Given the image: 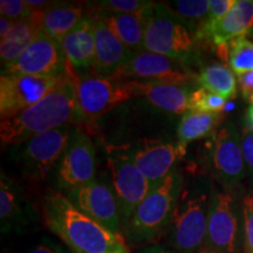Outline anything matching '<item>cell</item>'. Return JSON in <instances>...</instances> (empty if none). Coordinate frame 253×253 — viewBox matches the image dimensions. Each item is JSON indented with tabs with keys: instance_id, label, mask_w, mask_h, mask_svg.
<instances>
[{
	"instance_id": "cell-35",
	"label": "cell",
	"mask_w": 253,
	"mask_h": 253,
	"mask_svg": "<svg viewBox=\"0 0 253 253\" xmlns=\"http://www.w3.org/2000/svg\"><path fill=\"white\" fill-rule=\"evenodd\" d=\"M69 250L63 249L59 243L54 240L45 238L42 242L38 243L33 248H31L28 251L24 253H68Z\"/></svg>"
},
{
	"instance_id": "cell-29",
	"label": "cell",
	"mask_w": 253,
	"mask_h": 253,
	"mask_svg": "<svg viewBox=\"0 0 253 253\" xmlns=\"http://www.w3.org/2000/svg\"><path fill=\"white\" fill-rule=\"evenodd\" d=\"M144 0H100L86 2L89 15L91 14H131L138 13L153 4Z\"/></svg>"
},
{
	"instance_id": "cell-34",
	"label": "cell",
	"mask_w": 253,
	"mask_h": 253,
	"mask_svg": "<svg viewBox=\"0 0 253 253\" xmlns=\"http://www.w3.org/2000/svg\"><path fill=\"white\" fill-rule=\"evenodd\" d=\"M237 0H211L210 1V12H209V19L207 24L214 23L227 14V12L233 7Z\"/></svg>"
},
{
	"instance_id": "cell-7",
	"label": "cell",
	"mask_w": 253,
	"mask_h": 253,
	"mask_svg": "<svg viewBox=\"0 0 253 253\" xmlns=\"http://www.w3.org/2000/svg\"><path fill=\"white\" fill-rule=\"evenodd\" d=\"M75 128L66 126L31 138L18 147L15 153L21 175L31 183L46 179L52 170L58 168Z\"/></svg>"
},
{
	"instance_id": "cell-10",
	"label": "cell",
	"mask_w": 253,
	"mask_h": 253,
	"mask_svg": "<svg viewBox=\"0 0 253 253\" xmlns=\"http://www.w3.org/2000/svg\"><path fill=\"white\" fill-rule=\"evenodd\" d=\"M208 169L221 188L236 191L246 176L242 142L232 123L223 126L212 135L207 155Z\"/></svg>"
},
{
	"instance_id": "cell-14",
	"label": "cell",
	"mask_w": 253,
	"mask_h": 253,
	"mask_svg": "<svg viewBox=\"0 0 253 253\" xmlns=\"http://www.w3.org/2000/svg\"><path fill=\"white\" fill-rule=\"evenodd\" d=\"M63 195L91 219L100 223L116 235L122 236L123 220L121 208L112 186L95 179Z\"/></svg>"
},
{
	"instance_id": "cell-42",
	"label": "cell",
	"mask_w": 253,
	"mask_h": 253,
	"mask_svg": "<svg viewBox=\"0 0 253 253\" xmlns=\"http://www.w3.org/2000/svg\"><path fill=\"white\" fill-rule=\"evenodd\" d=\"M68 253H74V252H72V251H71V250H69V252H68Z\"/></svg>"
},
{
	"instance_id": "cell-27",
	"label": "cell",
	"mask_w": 253,
	"mask_h": 253,
	"mask_svg": "<svg viewBox=\"0 0 253 253\" xmlns=\"http://www.w3.org/2000/svg\"><path fill=\"white\" fill-rule=\"evenodd\" d=\"M164 5L178 15L196 36L208 23L210 12V1L208 0H175L164 2Z\"/></svg>"
},
{
	"instance_id": "cell-37",
	"label": "cell",
	"mask_w": 253,
	"mask_h": 253,
	"mask_svg": "<svg viewBox=\"0 0 253 253\" xmlns=\"http://www.w3.org/2000/svg\"><path fill=\"white\" fill-rule=\"evenodd\" d=\"M136 253H176V252L172 251L171 249H166L158 244H154V245L145 246V248H142Z\"/></svg>"
},
{
	"instance_id": "cell-32",
	"label": "cell",
	"mask_w": 253,
	"mask_h": 253,
	"mask_svg": "<svg viewBox=\"0 0 253 253\" xmlns=\"http://www.w3.org/2000/svg\"><path fill=\"white\" fill-rule=\"evenodd\" d=\"M243 214H244L243 253H253V194L245 195L243 198Z\"/></svg>"
},
{
	"instance_id": "cell-6",
	"label": "cell",
	"mask_w": 253,
	"mask_h": 253,
	"mask_svg": "<svg viewBox=\"0 0 253 253\" xmlns=\"http://www.w3.org/2000/svg\"><path fill=\"white\" fill-rule=\"evenodd\" d=\"M243 199L239 201L236 191L212 186L205 248L216 253H243Z\"/></svg>"
},
{
	"instance_id": "cell-16",
	"label": "cell",
	"mask_w": 253,
	"mask_h": 253,
	"mask_svg": "<svg viewBox=\"0 0 253 253\" xmlns=\"http://www.w3.org/2000/svg\"><path fill=\"white\" fill-rule=\"evenodd\" d=\"M129 150L135 166L153 189L175 170L177 161L185 155V150L177 143L153 138H142Z\"/></svg>"
},
{
	"instance_id": "cell-24",
	"label": "cell",
	"mask_w": 253,
	"mask_h": 253,
	"mask_svg": "<svg viewBox=\"0 0 253 253\" xmlns=\"http://www.w3.org/2000/svg\"><path fill=\"white\" fill-rule=\"evenodd\" d=\"M147 9L131 14H91L104 19L114 33L134 54L143 52Z\"/></svg>"
},
{
	"instance_id": "cell-9",
	"label": "cell",
	"mask_w": 253,
	"mask_h": 253,
	"mask_svg": "<svg viewBox=\"0 0 253 253\" xmlns=\"http://www.w3.org/2000/svg\"><path fill=\"white\" fill-rule=\"evenodd\" d=\"M107 153V166L112 175V188L121 208L125 229L134 211L153 188L135 166L129 147H108Z\"/></svg>"
},
{
	"instance_id": "cell-20",
	"label": "cell",
	"mask_w": 253,
	"mask_h": 253,
	"mask_svg": "<svg viewBox=\"0 0 253 253\" xmlns=\"http://www.w3.org/2000/svg\"><path fill=\"white\" fill-rule=\"evenodd\" d=\"M36 210L26 199L23 189L1 172L0 178V224L2 233H24L36 221Z\"/></svg>"
},
{
	"instance_id": "cell-3",
	"label": "cell",
	"mask_w": 253,
	"mask_h": 253,
	"mask_svg": "<svg viewBox=\"0 0 253 253\" xmlns=\"http://www.w3.org/2000/svg\"><path fill=\"white\" fill-rule=\"evenodd\" d=\"M183 188L184 177L175 169L161 184L151 189L123 229L122 236L129 248L154 245L167 235Z\"/></svg>"
},
{
	"instance_id": "cell-26",
	"label": "cell",
	"mask_w": 253,
	"mask_h": 253,
	"mask_svg": "<svg viewBox=\"0 0 253 253\" xmlns=\"http://www.w3.org/2000/svg\"><path fill=\"white\" fill-rule=\"evenodd\" d=\"M199 87L212 91L226 101L237 94V79L235 73L223 63H211L197 74Z\"/></svg>"
},
{
	"instance_id": "cell-21",
	"label": "cell",
	"mask_w": 253,
	"mask_h": 253,
	"mask_svg": "<svg viewBox=\"0 0 253 253\" xmlns=\"http://www.w3.org/2000/svg\"><path fill=\"white\" fill-rule=\"evenodd\" d=\"M87 17H89L87 5L80 2H53L40 11V28L50 39L61 42L63 38Z\"/></svg>"
},
{
	"instance_id": "cell-5",
	"label": "cell",
	"mask_w": 253,
	"mask_h": 253,
	"mask_svg": "<svg viewBox=\"0 0 253 253\" xmlns=\"http://www.w3.org/2000/svg\"><path fill=\"white\" fill-rule=\"evenodd\" d=\"M199 40L178 15L164 5L153 2L147 9L144 49L191 65L198 58Z\"/></svg>"
},
{
	"instance_id": "cell-39",
	"label": "cell",
	"mask_w": 253,
	"mask_h": 253,
	"mask_svg": "<svg viewBox=\"0 0 253 253\" xmlns=\"http://www.w3.org/2000/svg\"><path fill=\"white\" fill-rule=\"evenodd\" d=\"M246 121L249 123V126L251 130H253V104L250 106L248 109V113H246Z\"/></svg>"
},
{
	"instance_id": "cell-31",
	"label": "cell",
	"mask_w": 253,
	"mask_h": 253,
	"mask_svg": "<svg viewBox=\"0 0 253 253\" xmlns=\"http://www.w3.org/2000/svg\"><path fill=\"white\" fill-rule=\"evenodd\" d=\"M26 0H1L0 1V14L9 20L17 21L24 20L36 13Z\"/></svg>"
},
{
	"instance_id": "cell-11",
	"label": "cell",
	"mask_w": 253,
	"mask_h": 253,
	"mask_svg": "<svg viewBox=\"0 0 253 253\" xmlns=\"http://www.w3.org/2000/svg\"><path fill=\"white\" fill-rule=\"evenodd\" d=\"M113 79L123 81L162 82L188 87L197 84V75L190 71L184 63L148 50L134 54L130 61L116 73Z\"/></svg>"
},
{
	"instance_id": "cell-2",
	"label": "cell",
	"mask_w": 253,
	"mask_h": 253,
	"mask_svg": "<svg viewBox=\"0 0 253 253\" xmlns=\"http://www.w3.org/2000/svg\"><path fill=\"white\" fill-rule=\"evenodd\" d=\"M78 120L75 81L67 75L39 102L17 115L1 119L0 140L2 145H19L43 132L73 126Z\"/></svg>"
},
{
	"instance_id": "cell-18",
	"label": "cell",
	"mask_w": 253,
	"mask_h": 253,
	"mask_svg": "<svg viewBox=\"0 0 253 253\" xmlns=\"http://www.w3.org/2000/svg\"><path fill=\"white\" fill-rule=\"evenodd\" d=\"M94 20L95 60L93 77L113 78L134 56L125 43L110 30L104 19L90 15Z\"/></svg>"
},
{
	"instance_id": "cell-38",
	"label": "cell",
	"mask_w": 253,
	"mask_h": 253,
	"mask_svg": "<svg viewBox=\"0 0 253 253\" xmlns=\"http://www.w3.org/2000/svg\"><path fill=\"white\" fill-rule=\"evenodd\" d=\"M14 24V21L9 20L7 18L0 17V38H1V39H4V38L7 36L8 32L12 30Z\"/></svg>"
},
{
	"instance_id": "cell-15",
	"label": "cell",
	"mask_w": 253,
	"mask_h": 253,
	"mask_svg": "<svg viewBox=\"0 0 253 253\" xmlns=\"http://www.w3.org/2000/svg\"><path fill=\"white\" fill-rule=\"evenodd\" d=\"M1 74H26L36 77L68 75L61 43L39 32L17 61L2 68Z\"/></svg>"
},
{
	"instance_id": "cell-4",
	"label": "cell",
	"mask_w": 253,
	"mask_h": 253,
	"mask_svg": "<svg viewBox=\"0 0 253 253\" xmlns=\"http://www.w3.org/2000/svg\"><path fill=\"white\" fill-rule=\"evenodd\" d=\"M211 192L202 183L184 184L166 235L172 251L201 253L205 248Z\"/></svg>"
},
{
	"instance_id": "cell-33",
	"label": "cell",
	"mask_w": 253,
	"mask_h": 253,
	"mask_svg": "<svg viewBox=\"0 0 253 253\" xmlns=\"http://www.w3.org/2000/svg\"><path fill=\"white\" fill-rule=\"evenodd\" d=\"M240 142H242L246 176H248L250 184L253 186V130L250 128L243 129L242 134H240Z\"/></svg>"
},
{
	"instance_id": "cell-22",
	"label": "cell",
	"mask_w": 253,
	"mask_h": 253,
	"mask_svg": "<svg viewBox=\"0 0 253 253\" xmlns=\"http://www.w3.org/2000/svg\"><path fill=\"white\" fill-rule=\"evenodd\" d=\"M137 96H143L155 108L170 115H184L189 112L191 91L188 86L162 84V82L136 81Z\"/></svg>"
},
{
	"instance_id": "cell-41",
	"label": "cell",
	"mask_w": 253,
	"mask_h": 253,
	"mask_svg": "<svg viewBox=\"0 0 253 253\" xmlns=\"http://www.w3.org/2000/svg\"><path fill=\"white\" fill-rule=\"evenodd\" d=\"M250 103L253 104V97H252V99H251V101H250Z\"/></svg>"
},
{
	"instance_id": "cell-12",
	"label": "cell",
	"mask_w": 253,
	"mask_h": 253,
	"mask_svg": "<svg viewBox=\"0 0 253 253\" xmlns=\"http://www.w3.org/2000/svg\"><path fill=\"white\" fill-rule=\"evenodd\" d=\"M96 151L90 136L75 128L65 154L56 168V185L62 194L95 181Z\"/></svg>"
},
{
	"instance_id": "cell-23",
	"label": "cell",
	"mask_w": 253,
	"mask_h": 253,
	"mask_svg": "<svg viewBox=\"0 0 253 253\" xmlns=\"http://www.w3.org/2000/svg\"><path fill=\"white\" fill-rule=\"evenodd\" d=\"M41 31L40 11H37L32 17L17 21L8 32V34L0 42V58L2 68L8 67L20 58L32 41Z\"/></svg>"
},
{
	"instance_id": "cell-28",
	"label": "cell",
	"mask_w": 253,
	"mask_h": 253,
	"mask_svg": "<svg viewBox=\"0 0 253 253\" xmlns=\"http://www.w3.org/2000/svg\"><path fill=\"white\" fill-rule=\"evenodd\" d=\"M227 63L237 77L253 72V41L248 38H238L231 41Z\"/></svg>"
},
{
	"instance_id": "cell-19",
	"label": "cell",
	"mask_w": 253,
	"mask_h": 253,
	"mask_svg": "<svg viewBox=\"0 0 253 253\" xmlns=\"http://www.w3.org/2000/svg\"><path fill=\"white\" fill-rule=\"evenodd\" d=\"M60 43L69 77L73 79L90 77L95 60L93 18L90 15L84 18Z\"/></svg>"
},
{
	"instance_id": "cell-1",
	"label": "cell",
	"mask_w": 253,
	"mask_h": 253,
	"mask_svg": "<svg viewBox=\"0 0 253 253\" xmlns=\"http://www.w3.org/2000/svg\"><path fill=\"white\" fill-rule=\"evenodd\" d=\"M45 225L74 253H131L125 238L91 219L62 192L50 191L42 202Z\"/></svg>"
},
{
	"instance_id": "cell-17",
	"label": "cell",
	"mask_w": 253,
	"mask_h": 253,
	"mask_svg": "<svg viewBox=\"0 0 253 253\" xmlns=\"http://www.w3.org/2000/svg\"><path fill=\"white\" fill-rule=\"evenodd\" d=\"M253 34V0H237L233 7L219 20L197 33L199 42L210 43L216 49L229 46L232 40Z\"/></svg>"
},
{
	"instance_id": "cell-30",
	"label": "cell",
	"mask_w": 253,
	"mask_h": 253,
	"mask_svg": "<svg viewBox=\"0 0 253 253\" xmlns=\"http://www.w3.org/2000/svg\"><path fill=\"white\" fill-rule=\"evenodd\" d=\"M226 100L212 91L198 87L191 91L189 101V112L220 114L225 107Z\"/></svg>"
},
{
	"instance_id": "cell-36",
	"label": "cell",
	"mask_w": 253,
	"mask_h": 253,
	"mask_svg": "<svg viewBox=\"0 0 253 253\" xmlns=\"http://www.w3.org/2000/svg\"><path fill=\"white\" fill-rule=\"evenodd\" d=\"M237 82L239 84L240 94H242L243 99L250 102L253 97V72L238 75L237 77Z\"/></svg>"
},
{
	"instance_id": "cell-13",
	"label": "cell",
	"mask_w": 253,
	"mask_h": 253,
	"mask_svg": "<svg viewBox=\"0 0 253 253\" xmlns=\"http://www.w3.org/2000/svg\"><path fill=\"white\" fill-rule=\"evenodd\" d=\"M65 77L1 74V78H0V116L1 119L17 115L39 102L54 89Z\"/></svg>"
},
{
	"instance_id": "cell-8",
	"label": "cell",
	"mask_w": 253,
	"mask_h": 253,
	"mask_svg": "<svg viewBox=\"0 0 253 253\" xmlns=\"http://www.w3.org/2000/svg\"><path fill=\"white\" fill-rule=\"evenodd\" d=\"M79 118L87 123L97 121L106 113L137 96L136 81L113 78L84 77L74 79Z\"/></svg>"
},
{
	"instance_id": "cell-25",
	"label": "cell",
	"mask_w": 253,
	"mask_h": 253,
	"mask_svg": "<svg viewBox=\"0 0 253 253\" xmlns=\"http://www.w3.org/2000/svg\"><path fill=\"white\" fill-rule=\"evenodd\" d=\"M221 122V114L191 113L182 116L177 128V144L186 151L190 142L213 135Z\"/></svg>"
},
{
	"instance_id": "cell-40",
	"label": "cell",
	"mask_w": 253,
	"mask_h": 253,
	"mask_svg": "<svg viewBox=\"0 0 253 253\" xmlns=\"http://www.w3.org/2000/svg\"><path fill=\"white\" fill-rule=\"evenodd\" d=\"M201 253H216V252L212 251V250L208 249V248H204V249L201 251Z\"/></svg>"
}]
</instances>
